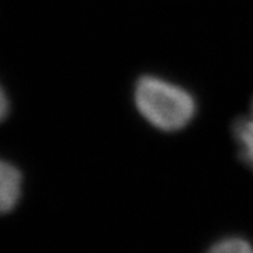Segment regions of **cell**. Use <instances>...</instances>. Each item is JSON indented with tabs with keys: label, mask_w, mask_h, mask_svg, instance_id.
<instances>
[{
	"label": "cell",
	"mask_w": 253,
	"mask_h": 253,
	"mask_svg": "<svg viewBox=\"0 0 253 253\" xmlns=\"http://www.w3.org/2000/svg\"><path fill=\"white\" fill-rule=\"evenodd\" d=\"M135 106L141 116L155 128L179 131L196 114V100L179 84L146 75L136 82Z\"/></svg>",
	"instance_id": "cell-1"
},
{
	"label": "cell",
	"mask_w": 253,
	"mask_h": 253,
	"mask_svg": "<svg viewBox=\"0 0 253 253\" xmlns=\"http://www.w3.org/2000/svg\"><path fill=\"white\" fill-rule=\"evenodd\" d=\"M207 253H253V246L242 238H226L212 245Z\"/></svg>",
	"instance_id": "cell-4"
},
{
	"label": "cell",
	"mask_w": 253,
	"mask_h": 253,
	"mask_svg": "<svg viewBox=\"0 0 253 253\" xmlns=\"http://www.w3.org/2000/svg\"><path fill=\"white\" fill-rule=\"evenodd\" d=\"M234 135L239 148V155L248 166L253 169V103L248 116L236 120L234 124Z\"/></svg>",
	"instance_id": "cell-3"
},
{
	"label": "cell",
	"mask_w": 253,
	"mask_h": 253,
	"mask_svg": "<svg viewBox=\"0 0 253 253\" xmlns=\"http://www.w3.org/2000/svg\"><path fill=\"white\" fill-rule=\"evenodd\" d=\"M23 176L16 166L0 159V215L13 211L21 197Z\"/></svg>",
	"instance_id": "cell-2"
},
{
	"label": "cell",
	"mask_w": 253,
	"mask_h": 253,
	"mask_svg": "<svg viewBox=\"0 0 253 253\" xmlns=\"http://www.w3.org/2000/svg\"><path fill=\"white\" fill-rule=\"evenodd\" d=\"M7 113H9V101H7V97H6L4 91L0 86V121L4 120Z\"/></svg>",
	"instance_id": "cell-5"
}]
</instances>
